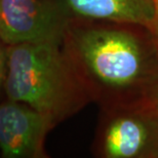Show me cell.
I'll return each mask as SVG.
<instances>
[{
    "mask_svg": "<svg viewBox=\"0 0 158 158\" xmlns=\"http://www.w3.org/2000/svg\"><path fill=\"white\" fill-rule=\"evenodd\" d=\"M52 121L25 103H0V151L6 158L45 157L44 140Z\"/></svg>",
    "mask_w": 158,
    "mask_h": 158,
    "instance_id": "obj_5",
    "label": "cell"
},
{
    "mask_svg": "<svg viewBox=\"0 0 158 158\" xmlns=\"http://www.w3.org/2000/svg\"><path fill=\"white\" fill-rule=\"evenodd\" d=\"M3 44L4 43L0 39V91L4 89L6 70H7V52Z\"/></svg>",
    "mask_w": 158,
    "mask_h": 158,
    "instance_id": "obj_7",
    "label": "cell"
},
{
    "mask_svg": "<svg viewBox=\"0 0 158 158\" xmlns=\"http://www.w3.org/2000/svg\"><path fill=\"white\" fill-rule=\"evenodd\" d=\"M150 101H151V103L153 104L154 108L156 109V111L158 113V86L156 87V89L154 90V93L152 94V96H151Z\"/></svg>",
    "mask_w": 158,
    "mask_h": 158,
    "instance_id": "obj_9",
    "label": "cell"
},
{
    "mask_svg": "<svg viewBox=\"0 0 158 158\" xmlns=\"http://www.w3.org/2000/svg\"><path fill=\"white\" fill-rule=\"evenodd\" d=\"M72 17L96 21L126 22L151 27L153 0H62Z\"/></svg>",
    "mask_w": 158,
    "mask_h": 158,
    "instance_id": "obj_6",
    "label": "cell"
},
{
    "mask_svg": "<svg viewBox=\"0 0 158 158\" xmlns=\"http://www.w3.org/2000/svg\"><path fill=\"white\" fill-rule=\"evenodd\" d=\"M63 44L104 108L148 101L158 86V39L148 26L73 17Z\"/></svg>",
    "mask_w": 158,
    "mask_h": 158,
    "instance_id": "obj_1",
    "label": "cell"
},
{
    "mask_svg": "<svg viewBox=\"0 0 158 158\" xmlns=\"http://www.w3.org/2000/svg\"><path fill=\"white\" fill-rule=\"evenodd\" d=\"M72 18L62 0H0V39L7 46L63 42Z\"/></svg>",
    "mask_w": 158,
    "mask_h": 158,
    "instance_id": "obj_4",
    "label": "cell"
},
{
    "mask_svg": "<svg viewBox=\"0 0 158 158\" xmlns=\"http://www.w3.org/2000/svg\"><path fill=\"white\" fill-rule=\"evenodd\" d=\"M6 52L7 99L31 106L53 125L93 100L63 42L8 45Z\"/></svg>",
    "mask_w": 158,
    "mask_h": 158,
    "instance_id": "obj_2",
    "label": "cell"
},
{
    "mask_svg": "<svg viewBox=\"0 0 158 158\" xmlns=\"http://www.w3.org/2000/svg\"><path fill=\"white\" fill-rule=\"evenodd\" d=\"M96 149L104 158H158V113L151 101L104 108Z\"/></svg>",
    "mask_w": 158,
    "mask_h": 158,
    "instance_id": "obj_3",
    "label": "cell"
},
{
    "mask_svg": "<svg viewBox=\"0 0 158 158\" xmlns=\"http://www.w3.org/2000/svg\"><path fill=\"white\" fill-rule=\"evenodd\" d=\"M153 4H154V19L150 29L152 30V32L155 34V36L158 39V0H153Z\"/></svg>",
    "mask_w": 158,
    "mask_h": 158,
    "instance_id": "obj_8",
    "label": "cell"
}]
</instances>
